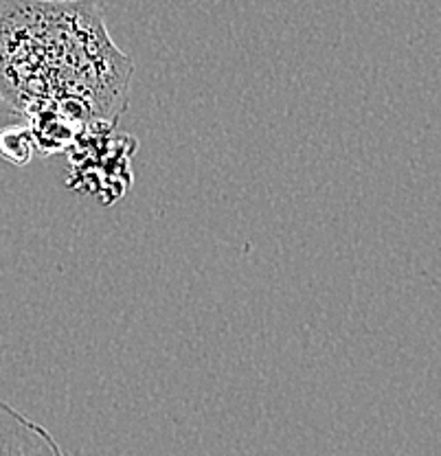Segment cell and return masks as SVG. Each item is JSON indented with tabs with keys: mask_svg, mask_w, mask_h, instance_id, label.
Segmentation results:
<instances>
[{
	"mask_svg": "<svg viewBox=\"0 0 441 456\" xmlns=\"http://www.w3.org/2000/svg\"><path fill=\"white\" fill-rule=\"evenodd\" d=\"M36 151V139L29 126H7L0 130V159L22 167L31 163Z\"/></svg>",
	"mask_w": 441,
	"mask_h": 456,
	"instance_id": "3",
	"label": "cell"
},
{
	"mask_svg": "<svg viewBox=\"0 0 441 456\" xmlns=\"http://www.w3.org/2000/svg\"><path fill=\"white\" fill-rule=\"evenodd\" d=\"M130 77L94 0H0V110L115 123Z\"/></svg>",
	"mask_w": 441,
	"mask_h": 456,
	"instance_id": "1",
	"label": "cell"
},
{
	"mask_svg": "<svg viewBox=\"0 0 441 456\" xmlns=\"http://www.w3.org/2000/svg\"><path fill=\"white\" fill-rule=\"evenodd\" d=\"M36 436H49L40 426L0 402V454L4 452H45L40 445H33Z\"/></svg>",
	"mask_w": 441,
	"mask_h": 456,
	"instance_id": "2",
	"label": "cell"
}]
</instances>
